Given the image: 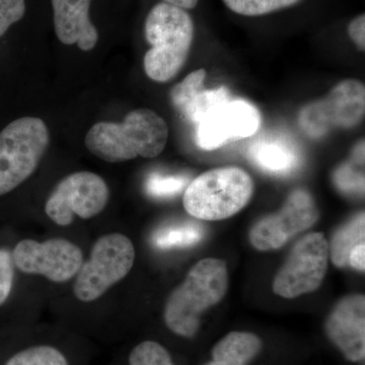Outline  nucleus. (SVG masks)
I'll return each instance as SVG.
<instances>
[{
    "mask_svg": "<svg viewBox=\"0 0 365 365\" xmlns=\"http://www.w3.org/2000/svg\"><path fill=\"white\" fill-rule=\"evenodd\" d=\"M348 265L357 271L365 270V244L357 245L349 255Z\"/></svg>",
    "mask_w": 365,
    "mask_h": 365,
    "instance_id": "bb28decb",
    "label": "nucleus"
},
{
    "mask_svg": "<svg viewBox=\"0 0 365 365\" xmlns=\"http://www.w3.org/2000/svg\"><path fill=\"white\" fill-rule=\"evenodd\" d=\"M169 128L160 115L137 109L121 123L100 122L86 134V148L108 163L126 162L137 157H158L167 145Z\"/></svg>",
    "mask_w": 365,
    "mask_h": 365,
    "instance_id": "f257e3e1",
    "label": "nucleus"
},
{
    "mask_svg": "<svg viewBox=\"0 0 365 365\" xmlns=\"http://www.w3.org/2000/svg\"><path fill=\"white\" fill-rule=\"evenodd\" d=\"M235 14L244 16H261L297 6L302 0H222Z\"/></svg>",
    "mask_w": 365,
    "mask_h": 365,
    "instance_id": "4be33fe9",
    "label": "nucleus"
},
{
    "mask_svg": "<svg viewBox=\"0 0 365 365\" xmlns=\"http://www.w3.org/2000/svg\"><path fill=\"white\" fill-rule=\"evenodd\" d=\"M26 0H0V38L26 14Z\"/></svg>",
    "mask_w": 365,
    "mask_h": 365,
    "instance_id": "393cba45",
    "label": "nucleus"
},
{
    "mask_svg": "<svg viewBox=\"0 0 365 365\" xmlns=\"http://www.w3.org/2000/svg\"><path fill=\"white\" fill-rule=\"evenodd\" d=\"M257 167L274 175H287L297 168L299 155L287 139L278 136L261 137L249 150Z\"/></svg>",
    "mask_w": 365,
    "mask_h": 365,
    "instance_id": "dca6fc26",
    "label": "nucleus"
},
{
    "mask_svg": "<svg viewBox=\"0 0 365 365\" xmlns=\"http://www.w3.org/2000/svg\"><path fill=\"white\" fill-rule=\"evenodd\" d=\"M11 256L21 272L43 275L53 282L71 279L83 263L81 250L64 239L43 242L21 240L11 249Z\"/></svg>",
    "mask_w": 365,
    "mask_h": 365,
    "instance_id": "9d476101",
    "label": "nucleus"
},
{
    "mask_svg": "<svg viewBox=\"0 0 365 365\" xmlns=\"http://www.w3.org/2000/svg\"><path fill=\"white\" fill-rule=\"evenodd\" d=\"M129 365H174L170 353L160 343L144 341L132 349Z\"/></svg>",
    "mask_w": 365,
    "mask_h": 365,
    "instance_id": "b1692460",
    "label": "nucleus"
},
{
    "mask_svg": "<svg viewBox=\"0 0 365 365\" xmlns=\"http://www.w3.org/2000/svg\"><path fill=\"white\" fill-rule=\"evenodd\" d=\"M109 200V188L102 177L91 172H78L64 178L46 202L48 217L68 227L74 215L83 220L100 215Z\"/></svg>",
    "mask_w": 365,
    "mask_h": 365,
    "instance_id": "1a4fd4ad",
    "label": "nucleus"
},
{
    "mask_svg": "<svg viewBox=\"0 0 365 365\" xmlns=\"http://www.w3.org/2000/svg\"><path fill=\"white\" fill-rule=\"evenodd\" d=\"M134 260L135 250L126 235H103L93 245L90 260L76 274L74 295L83 302L98 299L130 272Z\"/></svg>",
    "mask_w": 365,
    "mask_h": 365,
    "instance_id": "423d86ee",
    "label": "nucleus"
},
{
    "mask_svg": "<svg viewBox=\"0 0 365 365\" xmlns=\"http://www.w3.org/2000/svg\"><path fill=\"white\" fill-rule=\"evenodd\" d=\"M205 69L190 73L170 93L173 104L191 123L198 124L218 106L230 100V91L225 86L213 90L204 88Z\"/></svg>",
    "mask_w": 365,
    "mask_h": 365,
    "instance_id": "2eb2a0df",
    "label": "nucleus"
},
{
    "mask_svg": "<svg viewBox=\"0 0 365 365\" xmlns=\"http://www.w3.org/2000/svg\"><path fill=\"white\" fill-rule=\"evenodd\" d=\"M260 124L261 115L254 105L230 98L196 125V143L204 150H215L227 141L254 135Z\"/></svg>",
    "mask_w": 365,
    "mask_h": 365,
    "instance_id": "f8f14e48",
    "label": "nucleus"
},
{
    "mask_svg": "<svg viewBox=\"0 0 365 365\" xmlns=\"http://www.w3.org/2000/svg\"><path fill=\"white\" fill-rule=\"evenodd\" d=\"M365 215L360 212L336 232L329 246V255L338 268L348 267L349 255L357 245L364 244Z\"/></svg>",
    "mask_w": 365,
    "mask_h": 365,
    "instance_id": "a211bd4d",
    "label": "nucleus"
},
{
    "mask_svg": "<svg viewBox=\"0 0 365 365\" xmlns=\"http://www.w3.org/2000/svg\"><path fill=\"white\" fill-rule=\"evenodd\" d=\"M4 365H69L66 357L52 346L40 345L14 353Z\"/></svg>",
    "mask_w": 365,
    "mask_h": 365,
    "instance_id": "412c9836",
    "label": "nucleus"
},
{
    "mask_svg": "<svg viewBox=\"0 0 365 365\" xmlns=\"http://www.w3.org/2000/svg\"><path fill=\"white\" fill-rule=\"evenodd\" d=\"M348 35L350 39L353 41L355 45L360 50L364 51L365 49V16L364 14H359V16L350 21L348 26Z\"/></svg>",
    "mask_w": 365,
    "mask_h": 365,
    "instance_id": "a878e982",
    "label": "nucleus"
},
{
    "mask_svg": "<svg viewBox=\"0 0 365 365\" xmlns=\"http://www.w3.org/2000/svg\"><path fill=\"white\" fill-rule=\"evenodd\" d=\"M262 341L247 332L227 334L212 350V361L205 365H248L258 355Z\"/></svg>",
    "mask_w": 365,
    "mask_h": 365,
    "instance_id": "f3484780",
    "label": "nucleus"
},
{
    "mask_svg": "<svg viewBox=\"0 0 365 365\" xmlns=\"http://www.w3.org/2000/svg\"><path fill=\"white\" fill-rule=\"evenodd\" d=\"M49 145V131L39 118L14 120L0 132V197L32 176Z\"/></svg>",
    "mask_w": 365,
    "mask_h": 365,
    "instance_id": "39448f33",
    "label": "nucleus"
},
{
    "mask_svg": "<svg viewBox=\"0 0 365 365\" xmlns=\"http://www.w3.org/2000/svg\"><path fill=\"white\" fill-rule=\"evenodd\" d=\"M329 244L322 232L304 235L294 245L273 281L274 294L294 299L318 289L328 270Z\"/></svg>",
    "mask_w": 365,
    "mask_h": 365,
    "instance_id": "6e6552de",
    "label": "nucleus"
},
{
    "mask_svg": "<svg viewBox=\"0 0 365 365\" xmlns=\"http://www.w3.org/2000/svg\"><path fill=\"white\" fill-rule=\"evenodd\" d=\"M189 179L181 175H163L151 173L145 182L148 195L155 198H169L176 196L187 188Z\"/></svg>",
    "mask_w": 365,
    "mask_h": 365,
    "instance_id": "5701e85b",
    "label": "nucleus"
},
{
    "mask_svg": "<svg viewBox=\"0 0 365 365\" xmlns=\"http://www.w3.org/2000/svg\"><path fill=\"white\" fill-rule=\"evenodd\" d=\"M365 112V88L357 79L338 83L328 96L309 103L299 114L304 133L314 139L335 129L352 128L361 122Z\"/></svg>",
    "mask_w": 365,
    "mask_h": 365,
    "instance_id": "0eeeda50",
    "label": "nucleus"
},
{
    "mask_svg": "<svg viewBox=\"0 0 365 365\" xmlns=\"http://www.w3.org/2000/svg\"><path fill=\"white\" fill-rule=\"evenodd\" d=\"M329 339L345 359L361 361L365 356V297L354 294L340 300L326 321Z\"/></svg>",
    "mask_w": 365,
    "mask_h": 365,
    "instance_id": "ddd939ff",
    "label": "nucleus"
},
{
    "mask_svg": "<svg viewBox=\"0 0 365 365\" xmlns=\"http://www.w3.org/2000/svg\"><path fill=\"white\" fill-rule=\"evenodd\" d=\"M160 2H165V4H170V6L189 11V9H195L199 0H160Z\"/></svg>",
    "mask_w": 365,
    "mask_h": 365,
    "instance_id": "cd10ccee",
    "label": "nucleus"
},
{
    "mask_svg": "<svg viewBox=\"0 0 365 365\" xmlns=\"http://www.w3.org/2000/svg\"><path fill=\"white\" fill-rule=\"evenodd\" d=\"M227 287L225 262L215 258L199 261L168 299L165 325L177 335L193 337L200 326L201 314L223 299Z\"/></svg>",
    "mask_w": 365,
    "mask_h": 365,
    "instance_id": "7ed1b4c3",
    "label": "nucleus"
},
{
    "mask_svg": "<svg viewBox=\"0 0 365 365\" xmlns=\"http://www.w3.org/2000/svg\"><path fill=\"white\" fill-rule=\"evenodd\" d=\"M93 0H51L55 33L60 42L91 51L97 45L98 33L91 20Z\"/></svg>",
    "mask_w": 365,
    "mask_h": 365,
    "instance_id": "4468645a",
    "label": "nucleus"
},
{
    "mask_svg": "<svg viewBox=\"0 0 365 365\" xmlns=\"http://www.w3.org/2000/svg\"><path fill=\"white\" fill-rule=\"evenodd\" d=\"M150 49L144 56V71L158 83H168L188 59L194 39V23L188 11L160 2L150 9L144 25Z\"/></svg>",
    "mask_w": 365,
    "mask_h": 365,
    "instance_id": "f03ea898",
    "label": "nucleus"
},
{
    "mask_svg": "<svg viewBox=\"0 0 365 365\" xmlns=\"http://www.w3.org/2000/svg\"><path fill=\"white\" fill-rule=\"evenodd\" d=\"M253 193L254 182L248 173L237 167L218 168L189 182L182 203L197 220H222L241 211Z\"/></svg>",
    "mask_w": 365,
    "mask_h": 365,
    "instance_id": "20e7f679",
    "label": "nucleus"
},
{
    "mask_svg": "<svg viewBox=\"0 0 365 365\" xmlns=\"http://www.w3.org/2000/svg\"><path fill=\"white\" fill-rule=\"evenodd\" d=\"M204 235L205 230L202 225L195 222H187L158 228L153 234L151 241L160 250L186 248L201 242Z\"/></svg>",
    "mask_w": 365,
    "mask_h": 365,
    "instance_id": "6ab92c4d",
    "label": "nucleus"
},
{
    "mask_svg": "<svg viewBox=\"0 0 365 365\" xmlns=\"http://www.w3.org/2000/svg\"><path fill=\"white\" fill-rule=\"evenodd\" d=\"M364 141L357 144L353 151L352 160L343 163L334 174V182L337 188L347 194H364V175L357 165H364Z\"/></svg>",
    "mask_w": 365,
    "mask_h": 365,
    "instance_id": "aec40b11",
    "label": "nucleus"
},
{
    "mask_svg": "<svg viewBox=\"0 0 365 365\" xmlns=\"http://www.w3.org/2000/svg\"><path fill=\"white\" fill-rule=\"evenodd\" d=\"M313 197L306 190H294L280 211L259 220L250 232V242L259 251L284 246L294 235L313 227L319 218Z\"/></svg>",
    "mask_w": 365,
    "mask_h": 365,
    "instance_id": "9b49d317",
    "label": "nucleus"
}]
</instances>
